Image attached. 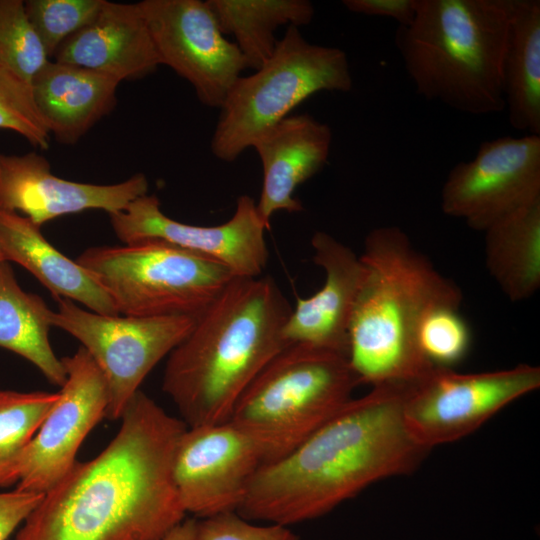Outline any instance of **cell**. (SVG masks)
<instances>
[{
  "label": "cell",
  "mask_w": 540,
  "mask_h": 540,
  "mask_svg": "<svg viewBox=\"0 0 540 540\" xmlns=\"http://www.w3.org/2000/svg\"><path fill=\"white\" fill-rule=\"evenodd\" d=\"M342 3L350 12L390 18L398 26L408 25L416 12V0H344Z\"/></svg>",
  "instance_id": "cell-33"
},
{
  "label": "cell",
  "mask_w": 540,
  "mask_h": 540,
  "mask_svg": "<svg viewBox=\"0 0 540 540\" xmlns=\"http://www.w3.org/2000/svg\"><path fill=\"white\" fill-rule=\"evenodd\" d=\"M4 261H5V260L3 259L2 254H1V252H0V264H1L2 262H4Z\"/></svg>",
  "instance_id": "cell-35"
},
{
  "label": "cell",
  "mask_w": 540,
  "mask_h": 540,
  "mask_svg": "<svg viewBox=\"0 0 540 540\" xmlns=\"http://www.w3.org/2000/svg\"><path fill=\"white\" fill-rule=\"evenodd\" d=\"M540 199V135L484 141L469 161L456 164L441 191L451 217L484 232L513 211Z\"/></svg>",
  "instance_id": "cell-11"
},
{
  "label": "cell",
  "mask_w": 540,
  "mask_h": 540,
  "mask_svg": "<svg viewBox=\"0 0 540 540\" xmlns=\"http://www.w3.org/2000/svg\"><path fill=\"white\" fill-rule=\"evenodd\" d=\"M40 228L18 213L0 210L3 259L28 270L56 300L65 298L99 314L119 315L110 296L91 274L49 243Z\"/></svg>",
  "instance_id": "cell-21"
},
{
  "label": "cell",
  "mask_w": 540,
  "mask_h": 540,
  "mask_svg": "<svg viewBox=\"0 0 540 540\" xmlns=\"http://www.w3.org/2000/svg\"><path fill=\"white\" fill-rule=\"evenodd\" d=\"M261 465L254 442L231 422L187 426L173 462L185 512L199 519L237 512Z\"/></svg>",
  "instance_id": "cell-15"
},
{
  "label": "cell",
  "mask_w": 540,
  "mask_h": 540,
  "mask_svg": "<svg viewBox=\"0 0 540 540\" xmlns=\"http://www.w3.org/2000/svg\"><path fill=\"white\" fill-rule=\"evenodd\" d=\"M540 386V368H513L458 373L433 368L410 383L403 401V420L411 438L425 450L456 441L518 398Z\"/></svg>",
  "instance_id": "cell-10"
},
{
  "label": "cell",
  "mask_w": 540,
  "mask_h": 540,
  "mask_svg": "<svg viewBox=\"0 0 540 540\" xmlns=\"http://www.w3.org/2000/svg\"><path fill=\"white\" fill-rule=\"evenodd\" d=\"M148 187L143 173L116 184L82 183L54 175L48 160L36 152L0 153V210L18 213L39 227L89 209L116 213L147 194Z\"/></svg>",
  "instance_id": "cell-16"
},
{
  "label": "cell",
  "mask_w": 540,
  "mask_h": 540,
  "mask_svg": "<svg viewBox=\"0 0 540 540\" xmlns=\"http://www.w3.org/2000/svg\"><path fill=\"white\" fill-rule=\"evenodd\" d=\"M360 258L367 272L349 326V364L360 384L413 383L434 368L417 344L422 317L438 303H461V290L398 227L373 229Z\"/></svg>",
  "instance_id": "cell-4"
},
{
  "label": "cell",
  "mask_w": 540,
  "mask_h": 540,
  "mask_svg": "<svg viewBox=\"0 0 540 540\" xmlns=\"http://www.w3.org/2000/svg\"><path fill=\"white\" fill-rule=\"evenodd\" d=\"M59 392L0 390V487L18 482L23 454Z\"/></svg>",
  "instance_id": "cell-26"
},
{
  "label": "cell",
  "mask_w": 540,
  "mask_h": 540,
  "mask_svg": "<svg viewBox=\"0 0 540 540\" xmlns=\"http://www.w3.org/2000/svg\"><path fill=\"white\" fill-rule=\"evenodd\" d=\"M513 0H416L395 44L418 95L462 113L505 109L502 67Z\"/></svg>",
  "instance_id": "cell-5"
},
{
  "label": "cell",
  "mask_w": 540,
  "mask_h": 540,
  "mask_svg": "<svg viewBox=\"0 0 540 540\" xmlns=\"http://www.w3.org/2000/svg\"><path fill=\"white\" fill-rule=\"evenodd\" d=\"M52 310L18 284L9 262L0 264V347L37 367L53 385L62 386L66 371L49 341Z\"/></svg>",
  "instance_id": "cell-24"
},
{
  "label": "cell",
  "mask_w": 540,
  "mask_h": 540,
  "mask_svg": "<svg viewBox=\"0 0 540 540\" xmlns=\"http://www.w3.org/2000/svg\"><path fill=\"white\" fill-rule=\"evenodd\" d=\"M50 58L22 0H0V67L31 86Z\"/></svg>",
  "instance_id": "cell-27"
},
{
  "label": "cell",
  "mask_w": 540,
  "mask_h": 540,
  "mask_svg": "<svg viewBox=\"0 0 540 540\" xmlns=\"http://www.w3.org/2000/svg\"><path fill=\"white\" fill-rule=\"evenodd\" d=\"M410 383L373 386L282 459L261 465L237 513L289 526L320 517L371 484L413 471L427 452L409 435Z\"/></svg>",
  "instance_id": "cell-2"
},
{
  "label": "cell",
  "mask_w": 540,
  "mask_h": 540,
  "mask_svg": "<svg viewBox=\"0 0 540 540\" xmlns=\"http://www.w3.org/2000/svg\"><path fill=\"white\" fill-rule=\"evenodd\" d=\"M311 245L325 282L309 298L297 300L283 337L288 345L306 344L348 357L349 326L367 269L360 256L328 233L316 232Z\"/></svg>",
  "instance_id": "cell-17"
},
{
  "label": "cell",
  "mask_w": 540,
  "mask_h": 540,
  "mask_svg": "<svg viewBox=\"0 0 540 540\" xmlns=\"http://www.w3.org/2000/svg\"><path fill=\"white\" fill-rule=\"evenodd\" d=\"M196 540H299L288 526L252 524L237 512L197 520Z\"/></svg>",
  "instance_id": "cell-31"
},
{
  "label": "cell",
  "mask_w": 540,
  "mask_h": 540,
  "mask_svg": "<svg viewBox=\"0 0 540 540\" xmlns=\"http://www.w3.org/2000/svg\"><path fill=\"white\" fill-rule=\"evenodd\" d=\"M222 33L233 35L246 67L257 70L273 54L275 31L309 24L314 7L307 0H207Z\"/></svg>",
  "instance_id": "cell-25"
},
{
  "label": "cell",
  "mask_w": 540,
  "mask_h": 540,
  "mask_svg": "<svg viewBox=\"0 0 540 540\" xmlns=\"http://www.w3.org/2000/svg\"><path fill=\"white\" fill-rule=\"evenodd\" d=\"M43 496L44 494L18 489L0 492V540H6L20 524H23Z\"/></svg>",
  "instance_id": "cell-32"
},
{
  "label": "cell",
  "mask_w": 540,
  "mask_h": 540,
  "mask_svg": "<svg viewBox=\"0 0 540 540\" xmlns=\"http://www.w3.org/2000/svg\"><path fill=\"white\" fill-rule=\"evenodd\" d=\"M53 60L119 82L147 76L161 65L139 4L106 0L96 18L69 37Z\"/></svg>",
  "instance_id": "cell-19"
},
{
  "label": "cell",
  "mask_w": 540,
  "mask_h": 540,
  "mask_svg": "<svg viewBox=\"0 0 540 540\" xmlns=\"http://www.w3.org/2000/svg\"><path fill=\"white\" fill-rule=\"evenodd\" d=\"M486 265L511 301L540 286V199L495 222L485 231Z\"/></svg>",
  "instance_id": "cell-23"
},
{
  "label": "cell",
  "mask_w": 540,
  "mask_h": 540,
  "mask_svg": "<svg viewBox=\"0 0 540 540\" xmlns=\"http://www.w3.org/2000/svg\"><path fill=\"white\" fill-rule=\"evenodd\" d=\"M51 324L80 341L108 388L105 417L118 420L150 371L190 333L191 316L103 315L59 298Z\"/></svg>",
  "instance_id": "cell-9"
},
{
  "label": "cell",
  "mask_w": 540,
  "mask_h": 540,
  "mask_svg": "<svg viewBox=\"0 0 540 540\" xmlns=\"http://www.w3.org/2000/svg\"><path fill=\"white\" fill-rule=\"evenodd\" d=\"M502 83L510 125L540 135L539 0H513Z\"/></svg>",
  "instance_id": "cell-22"
},
{
  "label": "cell",
  "mask_w": 540,
  "mask_h": 540,
  "mask_svg": "<svg viewBox=\"0 0 540 540\" xmlns=\"http://www.w3.org/2000/svg\"><path fill=\"white\" fill-rule=\"evenodd\" d=\"M109 217L123 244L152 242L183 249L224 265L235 277L261 276L268 261V228L249 195L240 196L232 217L216 226L174 220L162 212L158 197L148 193Z\"/></svg>",
  "instance_id": "cell-13"
},
{
  "label": "cell",
  "mask_w": 540,
  "mask_h": 540,
  "mask_svg": "<svg viewBox=\"0 0 540 540\" xmlns=\"http://www.w3.org/2000/svg\"><path fill=\"white\" fill-rule=\"evenodd\" d=\"M352 86L343 50L310 43L298 27L288 26L271 57L253 74L240 76L230 89L219 108L212 154L232 162L313 94L349 92Z\"/></svg>",
  "instance_id": "cell-7"
},
{
  "label": "cell",
  "mask_w": 540,
  "mask_h": 540,
  "mask_svg": "<svg viewBox=\"0 0 540 540\" xmlns=\"http://www.w3.org/2000/svg\"><path fill=\"white\" fill-rule=\"evenodd\" d=\"M119 83L107 75L50 60L31 90L50 135L60 143L74 144L114 109Z\"/></svg>",
  "instance_id": "cell-20"
},
{
  "label": "cell",
  "mask_w": 540,
  "mask_h": 540,
  "mask_svg": "<svg viewBox=\"0 0 540 540\" xmlns=\"http://www.w3.org/2000/svg\"><path fill=\"white\" fill-rule=\"evenodd\" d=\"M116 436L47 491L14 540H162L185 517L173 476L187 425L139 390Z\"/></svg>",
  "instance_id": "cell-1"
},
{
  "label": "cell",
  "mask_w": 540,
  "mask_h": 540,
  "mask_svg": "<svg viewBox=\"0 0 540 540\" xmlns=\"http://www.w3.org/2000/svg\"><path fill=\"white\" fill-rule=\"evenodd\" d=\"M332 131L309 114L289 115L262 133L252 146L261 161L262 189L256 203L258 214L270 228L277 211L297 213L302 203L294 197L299 185L327 163Z\"/></svg>",
  "instance_id": "cell-18"
},
{
  "label": "cell",
  "mask_w": 540,
  "mask_h": 540,
  "mask_svg": "<svg viewBox=\"0 0 540 540\" xmlns=\"http://www.w3.org/2000/svg\"><path fill=\"white\" fill-rule=\"evenodd\" d=\"M0 129L21 135L39 149L49 147L50 133L36 108L31 86L1 67Z\"/></svg>",
  "instance_id": "cell-30"
},
{
  "label": "cell",
  "mask_w": 540,
  "mask_h": 540,
  "mask_svg": "<svg viewBox=\"0 0 540 540\" xmlns=\"http://www.w3.org/2000/svg\"><path fill=\"white\" fill-rule=\"evenodd\" d=\"M138 4L160 64L188 81L203 105L219 109L247 67L236 44L220 30L207 0H143Z\"/></svg>",
  "instance_id": "cell-12"
},
{
  "label": "cell",
  "mask_w": 540,
  "mask_h": 540,
  "mask_svg": "<svg viewBox=\"0 0 540 540\" xmlns=\"http://www.w3.org/2000/svg\"><path fill=\"white\" fill-rule=\"evenodd\" d=\"M460 302H443L429 308L417 330V344L434 368L453 369L467 356L471 330L459 313Z\"/></svg>",
  "instance_id": "cell-28"
},
{
  "label": "cell",
  "mask_w": 540,
  "mask_h": 540,
  "mask_svg": "<svg viewBox=\"0 0 540 540\" xmlns=\"http://www.w3.org/2000/svg\"><path fill=\"white\" fill-rule=\"evenodd\" d=\"M358 384L346 355L290 344L248 385L228 421L254 442L262 465L270 464L335 415Z\"/></svg>",
  "instance_id": "cell-6"
},
{
  "label": "cell",
  "mask_w": 540,
  "mask_h": 540,
  "mask_svg": "<svg viewBox=\"0 0 540 540\" xmlns=\"http://www.w3.org/2000/svg\"><path fill=\"white\" fill-rule=\"evenodd\" d=\"M66 380L59 398L27 446L16 489L45 494L76 464L89 432L105 417L109 396L105 378L81 346L63 357Z\"/></svg>",
  "instance_id": "cell-14"
},
{
  "label": "cell",
  "mask_w": 540,
  "mask_h": 540,
  "mask_svg": "<svg viewBox=\"0 0 540 540\" xmlns=\"http://www.w3.org/2000/svg\"><path fill=\"white\" fill-rule=\"evenodd\" d=\"M104 0H27L26 14L49 58L73 34L90 24Z\"/></svg>",
  "instance_id": "cell-29"
},
{
  "label": "cell",
  "mask_w": 540,
  "mask_h": 540,
  "mask_svg": "<svg viewBox=\"0 0 540 540\" xmlns=\"http://www.w3.org/2000/svg\"><path fill=\"white\" fill-rule=\"evenodd\" d=\"M292 311L269 276L235 277L168 355L162 389L188 427L228 421L244 390L285 347Z\"/></svg>",
  "instance_id": "cell-3"
},
{
  "label": "cell",
  "mask_w": 540,
  "mask_h": 540,
  "mask_svg": "<svg viewBox=\"0 0 540 540\" xmlns=\"http://www.w3.org/2000/svg\"><path fill=\"white\" fill-rule=\"evenodd\" d=\"M197 519L183 520L162 540H196Z\"/></svg>",
  "instance_id": "cell-34"
},
{
  "label": "cell",
  "mask_w": 540,
  "mask_h": 540,
  "mask_svg": "<svg viewBox=\"0 0 540 540\" xmlns=\"http://www.w3.org/2000/svg\"><path fill=\"white\" fill-rule=\"evenodd\" d=\"M119 314L197 318L235 278L224 265L160 243L95 246L76 259Z\"/></svg>",
  "instance_id": "cell-8"
}]
</instances>
